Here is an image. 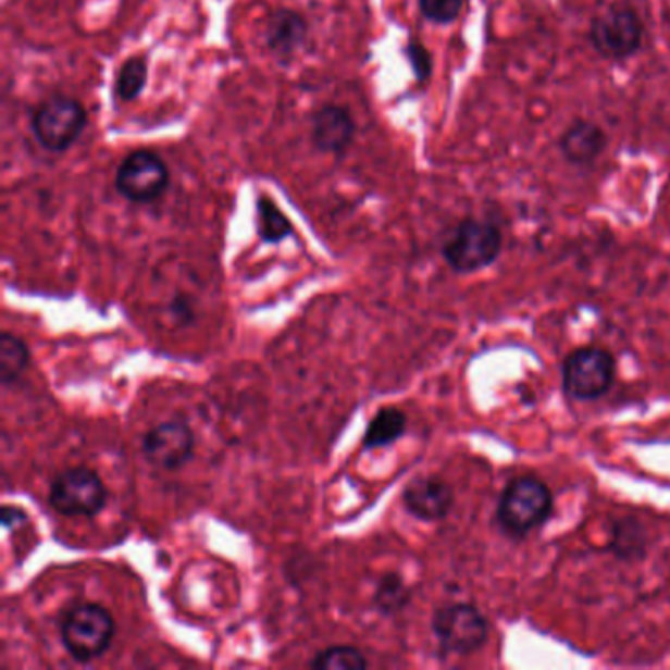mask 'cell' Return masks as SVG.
I'll return each mask as SVG.
<instances>
[{"label": "cell", "mask_w": 670, "mask_h": 670, "mask_svg": "<svg viewBox=\"0 0 670 670\" xmlns=\"http://www.w3.org/2000/svg\"><path fill=\"white\" fill-rule=\"evenodd\" d=\"M114 631L116 625L109 609L92 601L73 604L61 616V643L77 662H91L102 657L112 645Z\"/></svg>", "instance_id": "cell-1"}, {"label": "cell", "mask_w": 670, "mask_h": 670, "mask_svg": "<svg viewBox=\"0 0 670 670\" xmlns=\"http://www.w3.org/2000/svg\"><path fill=\"white\" fill-rule=\"evenodd\" d=\"M553 494L538 477L519 476L509 482L498 504V523L509 535L523 537L547 521Z\"/></svg>", "instance_id": "cell-2"}, {"label": "cell", "mask_w": 670, "mask_h": 670, "mask_svg": "<svg viewBox=\"0 0 670 670\" xmlns=\"http://www.w3.org/2000/svg\"><path fill=\"white\" fill-rule=\"evenodd\" d=\"M501 244L498 226L467 219L443 246V258L457 274H474L498 260Z\"/></svg>", "instance_id": "cell-3"}, {"label": "cell", "mask_w": 670, "mask_h": 670, "mask_svg": "<svg viewBox=\"0 0 670 670\" xmlns=\"http://www.w3.org/2000/svg\"><path fill=\"white\" fill-rule=\"evenodd\" d=\"M87 126L82 102L65 95H53L32 114V133L44 150L65 152L79 140Z\"/></svg>", "instance_id": "cell-4"}, {"label": "cell", "mask_w": 670, "mask_h": 670, "mask_svg": "<svg viewBox=\"0 0 670 670\" xmlns=\"http://www.w3.org/2000/svg\"><path fill=\"white\" fill-rule=\"evenodd\" d=\"M109 499L102 477L87 467L67 468L51 480L48 501L67 518H95Z\"/></svg>", "instance_id": "cell-5"}, {"label": "cell", "mask_w": 670, "mask_h": 670, "mask_svg": "<svg viewBox=\"0 0 670 670\" xmlns=\"http://www.w3.org/2000/svg\"><path fill=\"white\" fill-rule=\"evenodd\" d=\"M433 633L443 653L464 657L486 643L487 620L472 604L457 601L435 611Z\"/></svg>", "instance_id": "cell-6"}, {"label": "cell", "mask_w": 670, "mask_h": 670, "mask_svg": "<svg viewBox=\"0 0 670 670\" xmlns=\"http://www.w3.org/2000/svg\"><path fill=\"white\" fill-rule=\"evenodd\" d=\"M643 22L640 14L630 7H609L598 14L590 26V41L594 50L606 60H628L641 50Z\"/></svg>", "instance_id": "cell-7"}, {"label": "cell", "mask_w": 670, "mask_h": 670, "mask_svg": "<svg viewBox=\"0 0 670 670\" xmlns=\"http://www.w3.org/2000/svg\"><path fill=\"white\" fill-rule=\"evenodd\" d=\"M613 356L596 346L574 350L562 368V384L567 394L580 401H592L604 396L613 384Z\"/></svg>", "instance_id": "cell-8"}, {"label": "cell", "mask_w": 670, "mask_h": 670, "mask_svg": "<svg viewBox=\"0 0 670 670\" xmlns=\"http://www.w3.org/2000/svg\"><path fill=\"white\" fill-rule=\"evenodd\" d=\"M114 185L131 203H152L167 191L170 170L158 153L136 150L122 160Z\"/></svg>", "instance_id": "cell-9"}, {"label": "cell", "mask_w": 670, "mask_h": 670, "mask_svg": "<svg viewBox=\"0 0 670 670\" xmlns=\"http://www.w3.org/2000/svg\"><path fill=\"white\" fill-rule=\"evenodd\" d=\"M142 457L148 464L173 472L185 467L195 452L194 429L185 421H165L142 437Z\"/></svg>", "instance_id": "cell-10"}, {"label": "cell", "mask_w": 670, "mask_h": 670, "mask_svg": "<svg viewBox=\"0 0 670 670\" xmlns=\"http://www.w3.org/2000/svg\"><path fill=\"white\" fill-rule=\"evenodd\" d=\"M401 501L407 513L431 523L447 518L455 504V494L443 477L419 476L407 484Z\"/></svg>", "instance_id": "cell-11"}, {"label": "cell", "mask_w": 670, "mask_h": 670, "mask_svg": "<svg viewBox=\"0 0 670 670\" xmlns=\"http://www.w3.org/2000/svg\"><path fill=\"white\" fill-rule=\"evenodd\" d=\"M356 134V122L345 107L325 104L315 112L311 122V142L319 152H346Z\"/></svg>", "instance_id": "cell-12"}, {"label": "cell", "mask_w": 670, "mask_h": 670, "mask_svg": "<svg viewBox=\"0 0 670 670\" xmlns=\"http://www.w3.org/2000/svg\"><path fill=\"white\" fill-rule=\"evenodd\" d=\"M307 34L309 26L299 12L280 9L272 12L268 18L265 44L277 60L287 61L294 58L297 50H301Z\"/></svg>", "instance_id": "cell-13"}, {"label": "cell", "mask_w": 670, "mask_h": 670, "mask_svg": "<svg viewBox=\"0 0 670 670\" xmlns=\"http://www.w3.org/2000/svg\"><path fill=\"white\" fill-rule=\"evenodd\" d=\"M608 138L598 124L588 121L574 122L560 138V152L574 165H590L606 150Z\"/></svg>", "instance_id": "cell-14"}, {"label": "cell", "mask_w": 670, "mask_h": 670, "mask_svg": "<svg viewBox=\"0 0 670 670\" xmlns=\"http://www.w3.org/2000/svg\"><path fill=\"white\" fill-rule=\"evenodd\" d=\"M406 413L397 407H384L368 423L364 438H362V448L374 450V448L389 447L406 435Z\"/></svg>", "instance_id": "cell-15"}, {"label": "cell", "mask_w": 670, "mask_h": 670, "mask_svg": "<svg viewBox=\"0 0 670 670\" xmlns=\"http://www.w3.org/2000/svg\"><path fill=\"white\" fill-rule=\"evenodd\" d=\"M30 365V350L26 343L12 333L0 335V382L12 386Z\"/></svg>", "instance_id": "cell-16"}, {"label": "cell", "mask_w": 670, "mask_h": 670, "mask_svg": "<svg viewBox=\"0 0 670 670\" xmlns=\"http://www.w3.org/2000/svg\"><path fill=\"white\" fill-rule=\"evenodd\" d=\"M256 213H258V234L264 243H284L287 236L294 234V224L280 211L272 197L268 195L258 197Z\"/></svg>", "instance_id": "cell-17"}, {"label": "cell", "mask_w": 670, "mask_h": 670, "mask_svg": "<svg viewBox=\"0 0 670 670\" xmlns=\"http://www.w3.org/2000/svg\"><path fill=\"white\" fill-rule=\"evenodd\" d=\"M309 667L317 670H362L368 667L364 653L350 645H335L319 650Z\"/></svg>", "instance_id": "cell-18"}, {"label": "cell", "mask_w": 670, "mask_h": 670, "mask_svg": "<svg viewBox=\"0 0 670 670\" xmlns=\"http://www.w3.org/2000/svg\"><path fill=\"white\" fill-rule=\"evenodd\" d=\"M146 82H148V61L140 55H134L122 63L121 72L114 83V92L122 102L136 101L138 95L144 91Z\"/></svg>", "instance_id": "cell-19"}, {"label": "cell", "mask_w": 670, "mask_h": 670, "mask_svg": "<svg viewBox=\"0 0 670 670\" xmlns=\"http://www.w3.org/2000/svg\"><path fill=\"white\" fill-rule=\"evenodd\" d=\"M411 599V592L406 586V582L397 574H386L377 582L376 594H374V606L384 616H396L401 609L406 608Z\"/></svg>", "instance_id": "cell-20"}, {"label": "cell", "mask_w": 670, "mask_h": 670, "mask_svg": "<svg viewBox=\"0 0 670 670\" xmlns=\"http://www.w3.org/2000/svg\"><path fill=\"white\" fill-rule=\"evenodd\" d=\"M464 9V0H419V11L433 24H450Z\"/></svg>", "instance_id": "cell-21"}, {"label": "cell", "mask_w": 670, "mask_h": 670, "mask_svg": "<svg viewBox=\"0 0 670 670\" xmlns=\"http://www.w3.org/2000/svg\"><path fill=\"white\" fill-rule=\"evenodd\" d=\"M406 58L415 73L417 82L425 83L433 73V58L423 44L409 41L406 46Z\"/></svg>", "instance_id": "cell-22"}, {"label": "cell", "mask_w": 670, "mask_h": 670, "mask_svg": "<svg viewBox=\"0 0 670 670\" xmlns=\"http://www.w3.org/2000/svg\"><path fill=\"white\" fill-rule=\"evenodd\" d=\"M26 521H28V516H26L24 509L16 508V506H4L2 508V528L7 531H14V529L24 525Z\"/></svg>", "instance_id": "cell-23"}]
</instances>
